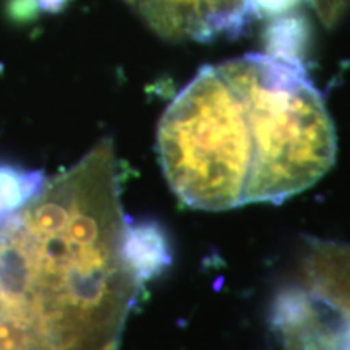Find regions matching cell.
<instances>
[{
  "mask_svg": "<svg viewBox=\"0 0 350 350\" xmlns=\"http://www.w3.org/2000/svg\"><path fill=\"white\" fill-rule=\"evenodd\" d=\"M163 172L195 209L281 203L332 167L338 139L300 62L252 54L208 65L157 130Z\"/></svg>",
  "mask_w": 350,
  "mask_h": 350,
  "instance_id": "cell-1",
  "label": "cell"
},
{
  "mask_svg": "<svg viewBox=\"0 0 350 350\" xmlns=\"http://www.w3.org/2000/svg\"><path fill=\"white\" fill-rule=\"evenodd\" d=\"M157 34L208 41L235 36L252 18L248 0H125Z\"/></svg>",
  "mask_w": 350,
  "mask_h": 350,
  "instance_id": "cell-2",
  "label": "cell"
},
{
  "mask_svg": "<svg viewBox=\"0 0 350 350\" xmlns=\"http://www.w3.org/2000/svg\"><path fill=\"white\" fill-rule=\"evenodd\" d=\"M124 256L142 282L151 279L169 262L164 235L154 224H126Z\"/></svg>",
  "mask_w": 350,
  "mask_h": 350,
  "instance_id": "cell-3",
  "label": "cell"
},
{
  "mask_svg": "<svg viewBox=\"0 0 350 350\" xmlns=\"http://www.w3.org/2000/svg\"><path fill=\"white\" fill-rule=\"evenodd\" d=\"M46 175L18 165L0 163V217L20 211L41 193Z\"/></svg>",
  "mask_w": 350,
  "mask_h": 350,
  "instance_id": "cell-4",
  "label": "cell"
},
{
  "mask_svg": "<svg viewBox=\"0 0 350 350\" xmlns=\"http://www.w3.org/2000/svg\"><path fill=\"white\" fill-rule=\"evenodd\" d=\"M305 26L300 18L282 15L274 20L268 31V54L301 64V42Z\"/></svg>",
  "mask_w": 350,
  "mask_h": 350,
  "instance_id": "cell-5",
  "label": "cell"
},
{
  "mask_svg": "<svg viewBox=\"0 0 350 350\" xmlns=\"http://www.w3.org/2000/svg\"><path fill=\"white\" fill-rule=\"evenodd\" d=\"M304 0H248V7L253 16H278L288 15L295 10Z\"/></svg>",
  "mask_w": 350,
  "mask_h": 350,
  "instance_id": "cell-6",
  "label": "cell"
},
{
  "mask_svg": "<svg viewBox=\"0 0 350 350\" xmlns=\"http://www.w3.org/2000/svg\"><path fill=\"white\" fill-rule=\"evenodd\" d=\"M350 0H310L319 20L326 26H334L347 10Z\"/></svg>",
  "mask_w": 350,
  "mask_h": 350,
  "instance_id": "cell-7",
  "label": "cell"
},
{
  "mask_svg": "<svg viewBox=\"0 0 350 350\" xmlns=\"http://www.w3.org/2000/svg\"><path fill=\"white\" fill-rule=\"evenodd\" d=\"M34 2H36L38 12L57 13L65 7L67 0H34Z\"/></svg>",
  "mask_w": 350,
  "mask_h": 350,
  "instance_id": "cell-8",
  "label": "cell"
}]
</instances>
